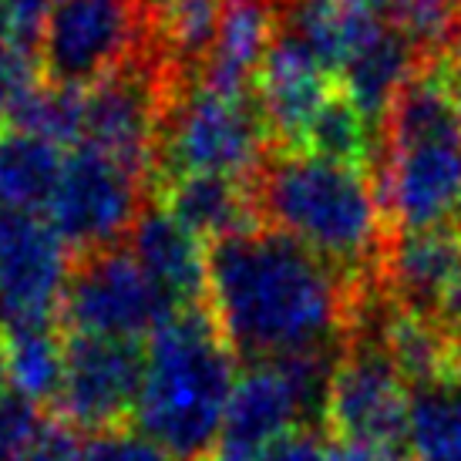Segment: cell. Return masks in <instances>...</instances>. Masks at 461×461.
Instances as JSON below:
<instances>
[{
	"label": "cell",
	"instance_id": "1",
	"mask_svg": "<svg viewBox=\"0 0 461 461\" xmlns=\"http://www.w3.org/2000/svg\"><path fill=\"white\" fill-rule=\"evenodd\" d=\"M357 296V280L263 222L209 246L205 307L246 364L337 360L354 333Z\"/></svg>",
	"mask_w": 461,
	"mask_h": 461
},
{
	"label": "cell",
	"instance_id": "2",
	"mask_svg": "<svg viewBox=\"0 0 461 461\" xmlns=\"http://www.w3.org/2000/svg\"><path fill=\"white\" fill-rule=\"evenodd\" d=\"M374 185L391 232L461 219V102L445 58L401 85L377 131Z\"/></svg>",
	"mask_w": 461,
	"mask_h": 461
},
{
	"label": "cell",
	"instance_id": "3",
	"mask_svg": "<svg viewBox=\"0 0 461 461\" xmlns=\"http://www.w3.org/2000/svg\"><path fill=\"white\" fill-rule=\"evenodd\" d=\"M253 199L263 226L294 236L350 280L377 276L391 226L371 168L276 149L253 179Z\"/></svg>",
	"mask_w": 461,
	"mask_h": 461
},
{
	"label": "cell",
	"instance_id": "4",
	"mask_svg": "<svg viewBox=\"0 0 461 461\" xmlns=\"http://www.w3.org/2000/svg\"><path fill=\"white\" fill-rule=\"evenodd\" d=\"M236 384V354L205 303L179 307L145 344L135 431L179 461H212Z\"/></svg>",
	"mask_w": 461,
	"mask_h": 461
},
{
	"label": "cell",
	"instance_id": "5",
	"mask_svg": "<svg viewBox=\"0 0 461 461\" xmlns=\"http://www.w3.org/2000/svg\"><path fill=\"white\" fill-rule=\"evenodd\" d=\"M273 145L257 95H226L205 88L195 75L182 71L172 81L158 145H155L152 182L182 176H222L253 182Z\"/></svg>",
	"mask_w": 461,
	"mask_h": 461
},
{
	"label": "cell",
	"instance_id": "6",
	"mask_svg": "<svg viewBox=\"0 0 461 461\" xmlns=\"http://www.w3.org/2000/svg\"><path fill=\"white\" fill-rule=\"evenodd\" d=\"M149 51L139 0H58L44 24L38 61L44 81L91 88Z\"/></svg>",
	"mask_w": 461,
	"mask_h": 461
},
{
	"label": "cell",
	"instance_id": "7",
	"mask_svg": "<svg viewBox=\"0 0 461 461\" xmlns=\"http://www.w3.org/2000/svg\"><path fill=\"white\" fill-rule=\"evenodd\" d=\"M411 384L381 340L350 333L327 384L323 428L347 445L404 451Z\"/></svg>",
	"mask_w": 461,
	"mask_h": 461
},
{
	"label": "cell",
	"instance_id": "8",
	"mask_svg": "<svg viewBox=\"0 0 461 461\" xmlns=\"http://www.w3.org/2000/svg\"><path fill=\"white\" fill-rule=\"evenodd\" d=\"M337 360H259L236 374L219 451H253L300 428H323Z\"/></svg>",
	"mask_w": 461,
	"mask_h": 461
},
{
	"label": "cell",
	"instance_id": "9",
	"mask_svg": "<svg viewBox=\"0 0 461 461\" xmlns=\"http://www.w3.org/2000/svg\"><path fill=\"white\" fill-rule=\"evenodd\" d=\"M176 310L172 296L135 263L129 246H112L75 259L61 300V321L71 333L139 340L152 337L155 327Z\"/></svg>",
	"mask_w": 461,
	"mask_h": 461
},
{
	"label": "cell",
	"instance_id": "10",
	"mask_svg": "<svg viewBox=\"0 0 461 461\" xmlns=\"http://www.w3.org/2000/svg\"><path fill=\"white\" fill-rule=\"evenodd\" d=\"M145 209V179L95 149L65 155V168L44 219L75 253H102L129 240Z\"/></svg>",
	"mask_w": 461,
	"mask_h": 461
},
{
	"label": "cell",
	"instance_id": "11",
	"mask_svg": "<svg viewBox=\"0 0 461 461\" xmlns=\"http://www.w3.org/2000/svg\"><path fill=\"white\" fill-rule=\"evenodd\" d=\"M145 381V347L115 337H65V381L54 408L71 431L102 435L135 418Z\"/></svg>",
	"mask_w": 461,
	"mask_h": 461
},
{
	"label": "cell",
	"instance_id": "12",
	"mask_svg": "<svg viewBox=\"0 0 461 461\" xmlns=\"http://www.w3.org/2000/svg\"><path fill=\"white\" fill-rule=\"evenodd\" d=\"M68 243L41 212H0V323L7 330L61 317Z\"/></svg>",
	"mask_w": 461,
	"mask_h": 461
},
{
	"label": "cell",
	"instance_id": "13",
	"mask_svg": "<svg viewBox=\"0 0 461 461\" xmlns=\"http://www.w3.org/2000/svg\"><path fill=\"white\" fill-rule=\"evenodd\" d=\"M337 91H340L337 77L317 61V54L280 27L253 88L273 145L283 152H296L307 139L313 118L321 115L323 104Z\"/></svg>",
	"mask_w": 461,
	"mask_h": 461
},
{
	"label": "cell",
	"instance_id": "14",
	"mask_svg": "<svg viewBox=\"0 0 461 461\" xmlns=\"http://www.w3.org/2000/svg\"><path fill=\"white\" fill-rule=\"evenodd\" d=\"M461 280V222L441 230L391 232L377 283L397 307L438 323L455 283Z\"/></svg>",
	"mask_w": 461,
	"mask_h": 461
},
{
	"label": "cell",
	"instance_id": "15",
	"mask_svg": "<svg viewBox=\"0 0 461 461\" xmlns=\"http://www.w3.org/2000/svg\"><path fill=\"white\" fill-rule=\"evenodd\" d=\"M276 31V7L259 0H226L216 38L209 44L203 65L195 68V81L226 95H249L257 88Z\"/></svg>",
	"mask_w": 461,
	"mask_h": 461
},
{
	"label": "cell",
	"instance_id": "16",
	"mask_svg": "<svg viewBox=\"0 0 461 461\" xmlns=\"http://www.w3.org/2000/svg\"><path fill=\"white\" fill-rule=\"evenodd\" d=\"M129 253L152 283H158L176 307L205 303L209 249L203 240L179 226L162 205L149 203L129 232Z\"/></svg>",
	"mask_w": 461,
	"mask_h": 461
},
{
	"label": "cell",
	"instance_id": "17",
	"mask_svg": "<svg viewBox=\"0 0 461 461\" xmlns=\"http://www.w3.org/2000/svg\"><path fill=\"white\" fill-rule=\"evenodd\" d=\"M155 205H162L179 226L203 243H219L226 236L259 226L253 182L222 176H182L155 185Z\"/></svg>",
	"mask_w": 461,
	"mask_h": 461
},
{
	"label": "cell",
	"instance_id": "18",
	"mask_svg": "<svg viewBox=\"0 0 461 461\" xmlns=\"http://www.w3.org/2000/svg\"><path fill=\"white\" fill-rule=\"evenodd\" d=\"M65 152L51 141L7 129L0 135V212H41L51 203Z\"/></svg>",
	"mask_w": 461,
	"mask_h": 461
},
{
	"label": "cell",
	"instance_id": "19",
	"mask_svg": "<svg viewBox=\"0 0 461 461\" xmlns=\"http://www.w3.org/2000/svg\"><path fill=\"white\" fill-rule=\"evenodd\" d=\"M408 461H461V377L438 374L411 384Z\"/></svg>",
	"mask_w": 461,
	"mask_h": 461
},
{
	"label": "cell",
	"instance_id": "20",
	"mask_svg": "<svg viewBox=\"0 0 461 461\" xmlns=\"http://www.w3.org/2000/svg\"><path fill=\"white\" fill-rule=\"evenodd\" d=\"M149 44L172 68L195 75L216 38L226 0H139Z\"/></svg>",
	"mask_w": 461,
	"mask_h": 461
},
{
	"label": "cell",
	"instance_id": "21",
	"mask_svg": "<svg viewBox=\"0 0 461 461\" xmlns=\"http://www.w3.org/2000/svg\"><path fill=\"white\" fill-rule=\"evenodd\" d=\"M7 377L14 394L27 397L31 404H54L65 381V337L54 323L17 327L4 337Z\"/></svg>",
	"mask_w": 461,
	"mask_h": 461
},
{
	"label": "cell",
	"instance_id": "22",
	"mask_svg": "<svg viewBox=\"0 0 461 461\" xmlns=\"http://www.w3.org/2000/svg\"><path fill=\"white\" fill-rule=\"evenodd\" d=\"M11 129L51 141L58 149H77L81 129H85V88H68L41 81L38 88L27 91V98L17 104Z\"/></svg>",
	"mask_w": 461,
	"mask_h": 461
},
{
	"label": "cell",
	"instance_id": "23",
	"mask_svg": "<svg viewBox=\"0 0 461 461\" xmlns=\"http://www.w3.org/2000/svg\"><path fill=\"white\" fill-rule=\"evenodd\" d=\"M44 414L27 397L4 391L0 394V461H14L44 431Z\"/></svg>",
	"mask_w": 461,
	"mask_h": 461
},
{
	"label": "cell",
	"instance_id": "24",
	"mask_svg": "<svg viewBox=\"0 0 461 461\" xmlns=\"http://www.w3.org/2000/svg\"><path fill=\"white\" fill-rule=\"evenodd\" d=\"M85 461H179L135 428H112L85 441Z\"/></svg>",
	"mask_w": 461,
	"mask_h": 461
},
{
	"label": "cell",
	"instance_id": "25",
	"mask_svg": "<svg viewBox=\"0 0 461 461\" xmlns=\"http://www.w3.org/2000/svg\"><path fill=\"white\" fill-rule=\"evenodd\" d=\"M41 61L21 48H7L0 54V135L11 129L17 104L27 98V91L41 85Z\"/></svg>",
	"mask_w": 461,
	"mask_h": 461
},
{
	"label": "cell",
	"instance_id": "26",
	"mask_svg": "<svg viewBox=\"0 0 461 461\" xmlns=\"http://www.w3.org/2000/svg\"><path fill=\"white\" fill-rule=\"evenodd\" d=\"M327 441L323 428H300L294 435H283L253 451H216L212 461H323Z\"/></svg>",
	"mask_w": 461,
	"mask_h": 461
},
{
	"label": "cell",
	"instance_id": "27",
	"mask_svg": "<svg viewBox=\"0 0 461 461\" xmlns=\"http://www.w3.org/2000/svg\"><path fill=\"white\" fill-rule=\"evenodd\" d=\"M54 4L58 0H0V7L7 14V24H11L14 48L38 58L41 34H44V24L51 17Z\"/></svg>",
	"mask_w": 461,
	"mask_h": 461
},
{
	"label": "cell",
	"instance_id": "28",
	"mask_svg": "<svg viewBox=\"0 0 461 461\" xmlns=\"http://www.w3.org/2000/svg\"><path fill=\"white\" fill-rule=\"evenodd\" d=\"M14 461H85V445H77L68 424H44V431Z\"/></svg>",
	"mask_w": 461,
	"mask_h": 461
},
{
	"label": "cell",
	"instance_id": "29",
	"mask_svg": "<svg viewBox=\"0 0 461 461\" xmlns=\"http://www.w3.org/2000/svg\"><path fill=\"white\" fill-rule=\"evenodd\" d=\"M323 461H408L404 451L391 448H371V445H347V441H333L327 445V458Z\"/></svg>",
	"mask_w": 461,
	"mask_h": 461
},
{
	"label": "cell",
	"instance_id": "30",
	"mask_svg": "<svg viewBox=\"0 0 461 461\" xmlns=\"http://www.w3.org/2000/svg\"><path fill=\"white\" fill-rule=\"evenodd\" d=\"M438 327L448 333V340L455 347H461V280L455 283V290L448 294L445 307L438 313Z\"/></svg>",
	"mask_w": 461,
	"mask_h": 461
},
{
	"label": "cell",
	"instance_id": "31",
	"mask_svg": "<svg viewBox=\"0 0 461 461\" xmlns=\"http://www.w3.org/2000/svg\"><path fill=\"white\" fill-rule=\"evenodd\" d=\"M7 48H14V41H11V24H7V14H4V7H0V54L7 51Z\"/></svg>",
	"mask_w": 461,
	"mask_h": 461
},
{
	"label": "cell",
	"instance_id": "32",
	"mask_svg": "<svg viewBox=\"0 0 461 461\" xmlns=\"http://www.w3.org/2000/svg\"><path fill=\"white\" fill-rule=\"evenodd\" d=\"M11 391V377H7V354H4V340H0V394Z\"/></svg>",
	"mask_w": 461,
	"mask_h": 461
}]
</instances>
